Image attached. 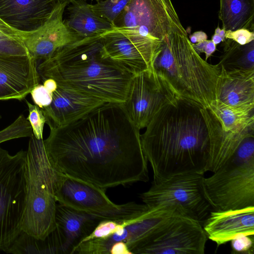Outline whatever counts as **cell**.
<instances>
[{"instance_id": "36", "label": "cell", "mask_w": 254, "mask_h": 254, "mask_svg": "<svg viewBox=\"0 0 254 254\" xmlns=\"http://www.w3.org/2000/svg\"><path fill=\"white\" fill-rule=\"evenodd\" d=\"M225 32L226 30L224 28L221 29L219 25H218L217 27L215 29L214 31L215 34H218L221 38L222 42L224 41L226 39Z\"/></svg>"}, {"instance_id": "11", "label": "cell", "mask_w": 254, "mask_h": 254, "mask_svg": "<svg viewBox=\"0 0 254 254\" xmlns=\"http://www.w3.org/2000/svg\"><path fill=\"white\" fill-rule=\"evenodd\" d=\"M113 25L161 42L173 31L187 32L171 0H129Z\"/></svg>"}, {"instance_id": "32", "label": "cell", "mask_w": 254, "mask_h": 254, "mask_svg": "<svg viewBox=\"0 0 254 254\" xmlns=\"http://www.w3.org/2000/svg\"><path fill=\"white\" fill-rule=\"evenodd\" d=\"M225 39H231L241 45H245L254 40V32L245 28L227 30Z\"/></svg>"}, {"instance_id": "27", "label": "cell", "mask_w": 254, "mask_h": 254, "mask_svg": "<svg viewBox=\"0 0 254 254\" xmlns=\"http://www.w3.org/2000/svg\"><path fill=\"white\" fill-rule=\"evenodd\" d=\"M33 135L32 127L25 116L20 115L12 124L0 131V143Z\"/></svg>"}, {"instance_id": "21", "label": "cell", "mask_w": 254, "mask_h": 254, "mask_svg": "<svg viewBox=\"0 0 254 254\" xmlns=\"http://www.w3.org/2000/svg\"><path fill=\"white\" fill-rule=\"evenodd\" d=\"M55 220L56 228L53 233L57 241L58 252L70 254L79 242L103 219L58 203Z\"/></svg>"}, {"instance_id": "23", "label": "cell", "mask_w": 254, "mask_h": 254, "mask_svg": "<svg viewBox=\"0 0 254 254\" xmlns=\"http://www.w3.org/2000/svg\"><path fill=\"white\" fill-rule=\"evenodd\" d=\"M66 7L64 23L81 38L101 34L113 28L112 23L96 15L85 0H70Z\"/></svg>"}, {"instance_id": "16", "label": "cell", "mask_w": 254, "mask_h": 254, "mask_svg": "<svg viewBox=\"0 0 254 254\" xmlns=\"http://www.w3.org/2000/svg\"><path fill=\"white\" fill-rule=\"evenodd\" d=\"M207 127L209 148L206 172H214L232 157L241 143L254 135V121L238 127L228 126L208 108H201Z\"/></svg>"}, {"instance_id": "5", "label": "cell", "mask_w": 254, "mask_h": 254, "mask_svg": "<svg viewBox=\"0 0 254 254\" xmlns=\"http://www.w3.org/2000/svg\"><path fill=\"white\" fill-rule=\"evenodd\" d=\"M26 151L25 208L22 231L44 240L56 228L57 201L53 189L54 168L43 139L30 137Z\"/></svg>"}, {"instance_id": "9", "label": "cell", "mask_w": 254, "mask_h": 254, "mask_svg": "<svg viewBox=\"0 0 254 254\" xmlns=\"http://www.w3.org/2000/svg\"><path fill=\"white\" fill-rule=\"evenodd\" d=\"M202 182L203 193L215 210L254 206V158L242 161L231 157Z\"/></svg>"}, {"instance_id": "19", "label": "cell", "mask_w": 254, "mask_h": 254, "mask_svg": "<svg viewBox=\"0 0 254 254\" xmlns=\"http://www.w3.org/2000/svg\"><path fill=\"white\" fill-rule=\"evenodd\" d=\"M202 222L207 238L218 246L223 245L239 235H254V206L234 210H213Z\"/></svg>"}, {"instance_id": "26", "label": "cell", "mask_w": 254, "mask_h": 254, "mask_svg": "<svg viewBox=\"0 0 254 254\" xmlns=\"http://www.w3.org/2000/svg\"><path fill=\"white\" fill-rule=\"evenodd\" d=\"M89 4L91 10L98 16L112 23L127 5L129 0H95Z\"/></svg>"}, {"instance_id": "22", "label": "cell", "mask_w": 254, "mask_h": 254, "mask_svg": "<svg viewBox=\"0 0 254 254\" xmlns=\"http://www.w3.org/2000/svg\"><path fill=\"white\" fill-rule=\"evenodd\" d=\"M219 65L216 100L231 107L254 109V68L228 70Z\"/></svg>"}, {"instance_id": "7", "label": "cell", "mask_w": 254, "mask_h": 254, "mask_svg": "<svg viewBox=\"0 0 254 254\" xmlns=\"http://www.w3.org/2000/svg\"><path fill=\"white\" fill-rule=\"evenodd\" d=\"M26 157V151L11 155L0 147V250L5 252L22 232Z\"/></svg>"}, {"instance_id": "30", "label": "cell", "mask_w": 254, "mask_h": 254, "mask_svg": "<svg viewBox=\"0 0 254 254\" xmlns=\"http://www.w3.org/2000/svg\"><path fill=\"white\" fill-rule=\"evenodd\" d=\"M231 244L234 254H253L254 246V235H239L232 240Z\"/></svg>"}, {"instance_id": "37", "label": "cell", "mask_w": 254, "mask_h": 254, "mask_svg": "<svg viewBox=\"0 0 254 254\" xmlns=\"http://www.w3.org/2000/svg\"><path fill=\"white\" fill-rule=\"evenodd\" d=\"M211 40L215 45L219 44L222 41L221 38L218 34L215 33L212 36Z\"/></svg>"}, {"instance_id": "8", "label": "cell", "mask_w": 254, "mask_h": 254, "mask_svg": "<svg viewBox=\"0 0 254 254\" xmlns=\"http://www.w3.org/2000/svg\"><path fill=\"white\" fill-rule=\"evenodd\" d=\"M37 61L19 32L0 19V101H21L39 84Z\"/></svg>"}, {"instance_id": "18", "label": "cell", "mask_w": 254, "mask_h": 254, "mask_svg": "<svg viewBox=\"0 0 254 254\" xmlns=\"http://www.w3.org/2000/svg\"><path fill=\"white\" fill-rule=\"evenodd\" d=\"M64 0H0V19L18 31H33L42 26Z\"/></svg>"}, {"instance_id": "2", "label": "cell", "mask_w": 254, "mask_h": 254, "mask_svg": "<svg viewBox=\"0 0 254 254\" xmlns=\"http://www.w3.org/2000/svg\"><path fill=\"white\" fill-rule=\"evenodd\" d=\"M200 109L177 98L158 110L140 134L153 181L206 172L209 139Z\"/></svg>"}, {"instance_id": "14", "label": "cell", "mask_w": 254, "mask_h": 254, "mask_svg": "<svg viewBox=\"0 0 254 254\" xmlns=\"http://www.w3.org/2000/svg\"><path fill=\"white\" fill-rule=\"evenodd\" d=\"M176 98L166 81L151 67L132 75L122 105L133 125L140 130L146 127L158 110Z\"/></svg>"}, {"instance_id": "29", "label": "cell", "mask_w": 254, "mask_h": 254, "mask_svg": "<svg viewBox=\"0 0 254 254\" xmlns=\"http://www.w3.org/2000/svg\"><path fill=\"white\" fill-rule=\"evenodd\" d=\"M28 107L29 115L27 119L29 121L34 136L38 139H43V133L46 119L41 108L36 105H32L26 100Z\"/></svg>"}, {"instance_id": "31", "label": "cell", "mask_w": 254, "mask_h": 254, "mask_svg": "<svg viewBox=\"0 0 254 254\" xmlns=\"http://www.w3.org/2000/svg\"><path fill=\"white\" fill-rule=\"evenodd\" d=\"M53 93L43 84L39 83L32 89L30 94L35 104L43 109L52 102Z\"/></svg>"}, {"instance_id": "28", "label": "cell", "mask_w": 254, "mask_h": 254, "mask_svg": "<svg viewBox=\"0 0 254 254\" xmlns=\"http://www.w3.org/2000/svg\"><path fill=\"white\" fill-rule=\"evenodd\" d=\"M132 220H102L98 223L93 230L88 235L82 239L79 243L91 239H102L108 237L120 228L130 223Z\"/></svg>"}, {"instance_id": "33", "label": "cell", "mask_w": 254, "mask_h": 254, "mask_svg": "<svg viewBox=\"0 0 254 254\" xmlns=\"http://www.w3.org/2000/svg\"><path fill=\"white\" fill-rule=\"evenodd\" d=\"M192 46L199 55L201 53L205 54L206 61L216 50V45L211 40L207 39L196 44H192Z\"/></svg>"}, {"instance_id": "38", "label": "cell", "mask_w": 254, "mask_h": 254, "mask_svg": "<svg viewBox=\"0 0 254 254\" xmlns=\"http://www.w3.org/2000/svg\"><path fill=\"white\" fill-rule=\"evenodd\" d=\"M1 116L0 115V119H1Z\"/></svg>"}, {"instance_id": "25", "label": "cell", "mask_w": 254, "mask_h": 254, "mask_svg": "<svg viewBox=\"0 0 254 254\" xmlns=\"http://www.w3.org/2000/svg\"><path fill=\"white\" fill-rule=\"evenodd\" d=\"M227 39L219 64L228 70L254 68V40L241 45Z\"/></svg>"}, {"instance_id": "10", "label": "cell", "mask_w": 254, "mask_h": 254, "mask_svg": "<svg viewBox=\"0 0 254 254\" xmlns=\"http://www.w3.org/2000/svg\"><path fill=\"white\" fill-rule=\"evenodd\" d=\"M149 207L145 213L111 236L78 244L71 254H109L112 246L118 242L125 243L131 254H134L162 226L180 215L189 213L176 205H160Z\"/></svg>"}, {"instance_id": "12", "label": "cell", "mask_w": 254, "mask_h": 254, "mask_svg": "<svg viewBox=\"0 0 254 254\" xmlns=\"http://www.w3.org/2000/svg\"><path fill=\"white\" fill-rule=\"evenodd\" d=\"M204 177V174L191 173L175 175L162 181H153L150 188L139 196L149 207L160 205L180 206L202 223L211 207L203 193Z\"/></svg>"}, {"instance_id": "20", "label": "cell", "mask_w": 254, "mask_h": 254, "mask_svg": "<svg viewBox=\"0 0 254 254\" xmlns=\"http://www.w3.org/2000/svg\"><path fill=\"white\" fill-rule=\"evenodd\" d=\"M104 103L58 85L51 104L41 110L50 127H61L79 119Z\"/></svg>"}, {"instance_id": "1", "label": "cell", "mask_w": 254, "mask_h": 254, "mask_svg": "<svg viewBox=\"0 0 254 254\" xmlns=\"http://www.w3.org/2000/svg\"><path fill=\"white\" fill-rule=\"evenodd\" d=\"M50 128L43 143L56 170L105 191L148 181L140 130L122 104L105 102L66 126Z\"/></svg>"}, {"instance_id": "24", "label": "cell", "mask_w": 254, "mask_h": 254, "mask_svg": "<svg viewBox=\"0 0 254 254\" xmlns=\"http://www.w3.org/2000/svg\"><path fill=\"white\" fill-rule=\"evenodd\" d=\"M254 0H220L218 17L226 31L245 28L254 32Z\"/></svg>"}, {"instance_id": "3", "label": "cell", "mask_w": 254, "mask_h": 254, "mask_svg": "<svg viewBox=\"0 0 254 254\" xmlns=\"http://www.w3.org/2000/svg\"><path fill=\"white\" fill-rule=\"evenodd\" d=\"M37 71L40 80L52 78L64 88L118 104L125 101L132 77L107 55L102 34L59 49Z\"/></svg>"}, {"instance_id": "6", "label": "cell", "mask_w": 254, "mask_h": 254, "mask_svg": "<svg viewBox=\"0 0 254 254\" xmlns=\"http://www.w3.org/2000/svg\"><path fill=\"white\" fill-rule=\"evenodd\" d=\"M53 189L58 203L103 220H130L141 216L149 209L145 204L134 201L116 204L107 196L105 190L55 169Z\"/></svg>"}, {"instance_id": "34", "label": "cell", "mask_w": 254, "mask_h": 254, "mask_svg": "<svg viewBox=\"0 0 254 254\" xmlns=\"http://www.w3.org/2000/svg\"><path fill=\"white\" fill-rule=\"evenodd\" d=\"M110 254H131L127 245L123 242L115 243L111 247Z\"/></svg>"}, {"instance_id": "35", "label": "cell", "mask_w": 254, "mask_h": 254, "mask_svg": "<svg viewBox=\"0 0 254 254\" xmlns=\"http://www.w3.org/2000/svg\"><path fill=\"white\" fill-rule=\"evenodd\" d=\"M189 40L192 44H196L207 39V34L202 31H198L193 33L189 36Z\"/></svg>"}, {"instance_id": "4", "label": "cell", "mask_w": 254, "mask_h": 254, "mask_svg": "<svg viewBox=\"0 0 254 254\" xmlns=\"http://www.w3.org/2000/svg\"><path fill=\"white\" fill-rule=\"evenodd\" d=\"M151 67L178 98L200 108L216 100L219 64H211L193 49L187 32L175 31L162 42Z\"/></svg>"}, {"instance_id": "13", "label": "cell", "mask_w": 254, "mask_h": 254, "mask_svg": "<svg viewBox=\"0 0 254 254\" xmlns=\"http://www.w3.org/2000/svg\"><path fill=\"white\" fill-rule=\"evenodd\" d=\"M207 239L202 223L185 213L162 226L134 254H204Z\"/></svg>"}, {"instance_id": "17", "label": "cell", "mask_w": 254, "mask_h": 254, "mask_svg": "<svg viewBox=\"0 0 254 254\" xmlns=\"http://www.w3.org/2000/svg\"><path fill=\"white\" fill-rule=\"evenodd\" d=\"M70 1L62 2L38 29L31 32L18 31L29 53L36 61L47 60L59 49L82 39L70 30L63 19L65 8Z\"/></svg>"}, {"instance_id": "15", "label": "cell", "mask_w": 254, "mask_h": 254, "mask_svg": "<svg viewBox=\"0 0 254 254\" xmlns=\"http://www.w3.org/2000/svg\"><path fill=\"white\" fill-rule=\"evenodd\" d=\"M102 37L107 55L132 75L151 67L162 43L131 30L115 28L104 32Z\"/></svg>"}]
</instances>
